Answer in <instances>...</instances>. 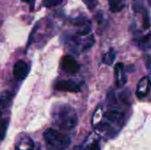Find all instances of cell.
Listing matches in <instances>:
<instances>
[{
	"label": "cell",
	"mask_w": 151,
	"mask_h": 150,
	"mask_svg": "<svg viewBox=\"0 0 151 150\" xmlns=\"http://www.w3.org/2000/svg\"><path fill=\"white\" fill-rule=\"evenodd\" d=\"M21 1L24 2V3L29 4L30 5H34V4H35V0H21Z\"/></svg>",
	"instance_id": "14"
},
{
	"label": "cell",
	"mask_w": 151,
	"mask_h": 150,
	"mask_svg": "<svg viewBox=\"0 0 151 150\" xmlns=\"http://www.w3.org/2000/svg\"><path fill=\"white\" fill-rule=\"evenodd\" d=\"M7 129V123L5 120L0 121V141L4 138L5 133Z\"/></svg>",
	"instance_id": "12"
},
{
	"label": "cell",
	"mask_w": 151,
	"mask_h": 150,
	"mask_svg": "<svg viewBox=\"0 0 151 150\" xmlns=\"http://www.w3.org/2000/svg\"><path fill=\"white\" fill-rule=\"evenodd\" d=\"M29 65L23 60H19L15 63L13 66V76L19 80H23L28 75Z\"/></svg>",
	"instance_id": "7"
},
{
	"label": "cell",
	"mask_w": 151,
	"mask_h": 150,
	"mask_svg": "<svg viewBox=\"0 0 151 150\" xmlns=\"http://www.w3.org/2000/svg\"><path fill=\"white\" fill-rule=\"evenodd\" d=\"M2 108H3V106H2V103H1V101H0V118H1V116H2Z\"/></svg>",
	"instance_id": "15"
},
{
	"label": "cell",
	"mask_w": 151,
	"mask_h": 150,
	"mask_svg": "<svg viewBox=\"0 0 151 150\" xmlns=\"http://www.w3.org/2000/svg\"><path fill=\"white\" fill-rule=\"evenodd\" d=\"M55 89L58 91L71 92V93H79L81 91V87L78 83L70 80H58L55 84Z\"/></svg>",
	"instance_id": "5"
},
{
	"label": "cell",
	"mask_w": 151,
	"mask_h": 150,
	"mask_svg": "<svg viewBox=\"0 0 151 150\" xmlns=\"http://www.w3.org/2000/svg\"><path fill=\"white\" fill-rule=\"evenodd\" d=\"M61 68L69 74H75L80 70V65L72 56H65L61 60Z\"/></svg>",
	"instance_id": "4"
},
{
	"label": "cell",
	"mask_w": 151,
	"mask_h": 150,
	"mask_svg": "<svg viewBox=\"0 0 151 150\" xmlns=\"http://www.w3.org/2000/svg\"><path fill=\"white\" fill-rule=\"evenodd\" d=\"M62 2H63V0H43L42 4L45 7H53V6L60 4Z\"/></svg>",
	"instance_id": "11"
},
{
	"label": "cell",
	"mask_w": 151,
	"mask_h": 150,
	"mask_svg": "<svg viewBox=\"0 0 151 150\" xmlns=\"http://www.w3.org/2000/svg\"><path fill=\"white\" fill-rule=\"evenodd\" d=\"M82 1L89 10H93L97 4V0H82Z\"/></svg>",
	"instance_id": "13"
},
{
	"label": "cell",
	"mask_w": 151,
	"mask_h": 150,
	"mask_svg": "<svg viewBox=\"0 0 151 150\" xmlns=\"http://www.w3.org/2000/svg\"><path fill=\"white\" fill-rule=\"evenodd\" d=\"M106 122L101 125V127L105 129L111 128V124H116L119 127H121L123 126V123L125 121V115L124 112L119 111V109H111L108 111L104 114Z\"/></svg>",
	"instance_id": "3"
},
{
	"label": "cell",
	"mask_w": 151,
	"mask_h": 150,
	"mask_svg": "<svg viewBox=\"0 0 151 150\" xmlns=\"http://www.w3.org/2000/svg\"><path fill=\"white\" fill-rule=\"evenodd\" d=\"M114 71H115V83L119 88H120L124 86L127 81V76L124 64L118 63L115 65Z\"/></svg>",
	"instance_id": "8"
},
{
	"label": "cell",
	"mask_w": 151,
	"mask_h": 150,
	"mask_svg": "<svg viewBox=\"0 0 151 150\" xmlns=\"http://www.w3.org/2000/svg\"><path fill=\"white\" fill-rule=\"evenodd\" d=\"M43 138L46 143L54 149L65 150L71 144V139L67 135L52 128L44 131Z\"/></svg>",
	"instance_id": "2"
},
{
	"label": "cell",
	"mask_w": 151,
	"mask_h": 150,
	"mask_svg": "<svg viewBox=\"0 0 151 150\" xmlns=\"http://www.w3.org/2000/svg\"><path fill=\"white\" fill-rule=\"evenodd\" d=\"M151 89V80L149 76H145L140 80L136 88V96L139 99L146 97Z\"/></svg>",
	"instance_id": "6"
},
{
	"label": "cell",
	"mask_w": 151,
	"mask_h": 150,
	"mask_svg": "<svg viewBox=\"0 0 151 150\" xmlns=\"http://www.w3.org/2000/svg\"><path fill=\"white\" fill-rule=\"evenodd\" d=\"M116 55H117V53L114 50V49H111L108 52H106L104 55L103 63L107 65H112V64L114 63V61L116 59Z\"/></svg>",
	"instance_id": "10"
},
{
	"label": "cell",
	"mask_w": 151,
	"mask_h": 150,
	"mask_svg": "<svg viewBox=\"0 0 151 150\" xmlns=\"http://www.w3.org/2000/svg\"><path fill=\"white\" fill-rule=\"evenodd\" d=\"M54 124L60 129L71 131L78 125V116L74 109L65 103L56 104L51 112Z\"/></svg>",
	"instance_id": "1"
},
{
	"label": "cell",
	"mask_w": 151,
	"mask_h": 150,
	"mask_svg": "<svg viewBox=\"0 0 151 150\" xmlns=\"http://www.w3.org/2000/svg\"><path fill=\"white\" fill-rule=\"evenodd\" d=\"M109 7L112 12H119L125 7V0H108Z\"/></svg>",
	"instance_id": "9"
}]
</instances>
